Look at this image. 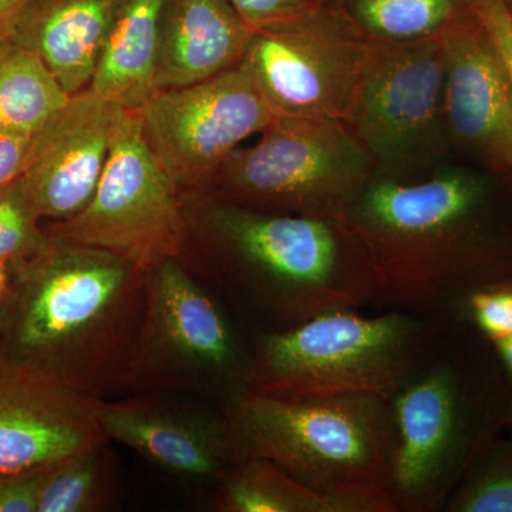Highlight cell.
<instances>
[{
	"label": "cell",
	"instance_id": "1",
	"mask_svg": "<svg viewBox=\"0 0 512 512\" xmlns=\"http://www.w3.org/2000/svg\"><path fill=\"white\" fill-rule=\"evenodd\" d=\"M507 177L458 161L410 183L373 177L345 212L375 274L373 305L458 320L471 293L512 279Z\"/></svg>",
	"mask_w": 512,
	"mask_h": 512
},
{
	"label": "cell",
	"instance_id": "2",
	"mask_svg": "<svg viewBox=\"0 0 512 512\" xmlns=\"http://www.w3.org/2000/svg\"><path fill=\"white\" fill-rule=\"evenodd\" d=\"M50 238L45 252L13 265L0 305V355L104 399L121 387L147 272L103 249Z\"/></svg>",
	"mask_w": 512,
	"mask_h": 512
},
{
	"label": "cell",
	"instance_id": "3",
	"mask_svg": "<svg viewBox=\"0 0 512 512\" xmlns=\"http://www.w3.org/2000/svg\"><path fill=\"white\" fill-rule=\"evenodd\" d=\"M187 220L229 301L281 332L323 313L362 311L376 299V279L345 215L275 214L205 200Z\"/></svg>",
	"mask_w": 512,
	"mask_h": 512
},
{
	"label": "cell",
	"instance_id": "4",
	"mask_svg": "<svg viewBox=\"0 0 512 512\" xmlns=\"http://www.w3.org/2000/svg\"><path fill=\"white\" fill-rule=\"evenodd\" d=\"M503 393L470 342L467 323L447 322L387 399L396 512L443 510L507 416Z\"/></svg>",
	"mask_w": 512,
	"mask_h": 512
},
{
	"label": "cell",
	"instance_id": "5",
	"mask_svg": "<svg viewBox=\"0 0 512 512\" xmlns=\"http://www.w3.org/2000/svg\"><path fill=\"white\" fill-rule=\"evenodd\" d=\"M221 409L241 458L272 461L325 493L392 503L394 429L386 399H289L248 390Z\"/></svg>",
	"mask_w": 512,
	"mask_h": 512
},
{
	"label": "cell",
	"instance_id": "6",
	"mask_svg": "<svg viewBox=\"0 0 512 512\" xmlns=\"http://www.w3.org/2000/svg\"><path fill=\"white\" fill-rule=\"evenodd\" d=\"M447 322L400 311H335L292 329L255 333L249 390L289 399L387 400Z\"/></svg>",
	"mask_w": 512,
	"mask_h": 512
},
{
	"label": "cell",
	"instance_id": "7",
	"mask_svg": "<svg viewBox=\"0 0 512 512\" xmlns=\"http://www.w3.org/2000/svg\"><path fill=\"white\" fill-rule=\"evenodd\" d=\"M251 343L181 259H167L147 272L121 387L201 394L225 406L249 390Z\"/></svg>",
	"mask_w": 512,
	"mask_h": 512
},
{
	"label": "cell",
	"instance_id": "8",
	"mask_svg": "<svg viewBox=\"0 0 512 512\" xmlns=\"http://www.w3.org/2000/svg\"><path fill=\"white\" fill-rule=\"evenodd\" d=\"M259 136L232 153L205 200L338 217L375 175L372 158L342 121L275 116Z\"/></svg>",
	"mask_w": 512,
	"mask_h": 512
},
{
	"label": "cell",
	"instance_id": "9",
	"mask_svg": "<svg viewBox=\"0 0 512 512\" xmlns=\"http://www.w3.org/2000/svg\"><path fill=\"white\" fill-rule=\"evenodd\" d=\"M441 37L367 42L345 124L372 158L375 175L419 181L454 161L444 116Z\"/></svg>",
	"mask_w": 512,
	"mask_h": 512
},
{
	"label": "cell",
	"instance_id": "10",
	"mask_svg": "<svg viewBox=\"0 0 512 512\" xmlns=\"http://www.w3.org/2000/svg\"><path fill=\"white\" fill-rule=\"evenodd\" d=\"M50 237L103 249L148 272L181 259L187 208L148 148L137 111L119 109L106 167L79 214L45 222Z\"/></svg>",
	"mask_w": 512,
	"mask_h": 512
},
{
	"label": "cell",
	"instance_id": "11",
	"mask_svg": "<svg viewBox=\"0 0 512 512\" xmlns=\"http://www.w3.org/2000/svg\"><path fill=\"white\" fill-rule=\"evenodd\" d=\"M137 114L185 208L204 201L232 153L275 119L242 63L201 83L158 90Z\"/></svg>",
	"mask_w": 512,
	"mask_h": 512
},
{
	"label": "cell",
	"instance_id": "12",
	"mask_svg": "<svg viewBox=\"0 0 512 512\" xmlns=\"http://www.w3.org/2000/svg\"><path fill=\"white\" fill-rule=\"evenodd\" d=\"M367 42L325 6L254 30L242 64L275 116L345 123Z\"/></svg>",
	"mask_w": 512,
	"mask_h": 512
},
{
	"label": "cell",
	"instance_id": "13",
	"mask_svg": "<svg viewBox=\"0 0 512 512\" xmlns=\"http://www.w3.org/2000/svg\"><path fill=\"white\" fill-rule=\"evenodd\" d=\"M99 397L0 355V476H26L109 443Z\"/></svg>",
	"mask_w": 512,
	"mask_h": 512
},
{
	"label": "cell",
	"instance_id": "14",
	"mask_svg": "<svg viewBox=\"0 0 512 512\" xmlns=\"http://www.w3.org/2000/svg\"><path fill=\"white\" fill-rule=\"evenodd\" d=\"M444 116L454 161L512 175V84L477 15L441 36Z\"/></svg>",
	"mask_w": 512,
	"mask_h": 512
},
{
	"label": "cell",
	"instance_id": "15",
	"mask_svg": "<svg viewBox=\"0 0 512 512\" xmlns=\"http://www.w3.org/2000/svg\"><path fill=\"white\" fill-rule=\"evenodd\" d=\"M100 423L109 441L185 480L217 484L241 460L222 409H192L150 397L101 400Z\"/></svg>",
	"mask_w": 512,
	"mask_h": 512
},
{
	"label": "cell",
	"instance_id": "16",
	"mask_svg": "<svg viewBox=\"0 0 512 512\" xmlns=\"http://www.w3.org/2000/svg\"><path fill=\"white\" fill-rule=\"evenodd\" d=\"M119 109L86 89L37 134L22 180L43 222L69 220L92 200Z\"/></svg>",
	"mask_w": 512,
	"mask_h": 512
},
{
	"label": "cell",
	"instance_id": "17",
	"mask_svg": "<svg viewBox=\"0 0 512 512\" xmlns=\"http://www.w3.org/2000/svg\"><path fill=\"white\" fill-rule=\"evenodd\" d=\"M252 35L228 0H163L158 90L191 86L238 66Z\"/></svg>",
	"mask_w": 512,
	"mask_h": 512
},
{
	"label": "cell",
	"instance_id": "18",
	"mask_svg": "<svg viewBox=\"0 0 512 512\" xmlns=\"http://www.w3.org/2000/svg\"><path fill=\"white\" fill-rule=\"evenodd\" d=\"M121 0H32L12 40L36 53L70 96L89 89Z\"/></svg>",
	"mask_w": 512,
	"mask_h": 512
},
{
	"label": "cell",
	"instance_id": "19",
	"mask_svg": "<svg viewBox=\"0 0 512 512\" xmlns=\"http://www.w3.org/2000/svg\"><path fill=\"white\" fill-rule=\"evenodd\" d=\"M163 0H121L89 89L120 109L138 111L158 92V22Z\"/></svg>",
	"mask_w": 512,
	"mask_h": 512
},
{
	"label": "cell",
	"instance_id": "20",
	"mask_svg": "<svg viewBox=\"0 0 512 512\" xmlns=\"http://www.w3.org/2000/svg\"><path fill=\"white\" fill-rule=\"evenodd\" d=\"M220 512H396L387 498L325 493L272 461L244 457L215 484Z\"/></svg>",
	"mask_w": 512,
	"mask_h": 512
},
{
	"label": "cell",
	"instance_id": "21",
	"mask_svg": "<svg viewBox=\"0 0 512 512\" xmlns=\"http://www.w3.org/2000/svg\"><path fill=\"white\" fill-rule=\"evenodd\" d=\"M366 42L441 37L476 16L474 0H323Z\"/></svg>",
	"mask_w": 512,
	"mask_h": 512
},
{
	"label": "cell",
	"instance_id": "22",
	"mask_svg": "<svg viewBox=\"0 0 512 512\" xmlns=\"http://www.w3.org/2000/svg\"><path fill=\"white\" fill-rule=\"evenodd\" d=\"M70 97L36 53L12 39L0 43V131L36 137Z\"/></svg>",
	"mask_w": 512,
	"mask_h": 512
},
{
	"label": "cell",
	"instance_id": "23",
	"mask_svg": "<svg viewBox=\"0 0 512 512\" xmlns=\"http://www.w3.org/2000/svg\"><path fill=\"white\" fill-rule=\"evenodd\" d=\"M107 444L57 461L40 477L36 512H97L113 498V471Z\"/></svg>",
	"mask_w": 512,
	"mask_h": 512
},
{
	"label": "cell",
	"instance_id": "24",
	"mask_svg": "<svg viewBox=\"0 0 512 512\" xmlns=\"http://www.w3.org/2000/svg\"><path fill=\"white\" fill-rule=\"evenodd\" d=\"M484 451L444 504L446 512H512V444Z\"/></svg>",
	"mask_w": 512,
	"mask_h": 512
},
{
	"label": "cell",
	"instance_id": "25",
	"mask_svg": "<svg viewBox=\"0 0 512 512\" xmlns=\"http://www.w3.org/2000/svg\"><path fill=\"white\" fill-rule=\"evenodd\" d=\"M50 241L22 178L0 188V261H28L45 252Z\"/></svg>",
	"mask_w": 512,
	"mask_h": 512
},
{
	"label": "cell",
	"instance_id": "26",
	"mask_svg": "<svg viewBox=\"0 0 512 512\" xmlns=\"http://www.w3.org/2000/svg\"><path fill=\"white\" fill-rule=\"evenodd\" d=\"M466 322L488 342L512 333V279L485 285L471 293L461 309Z\"/></svg>",
	"mask_w": 512,
	"mask_h": 512
},
{
	"label": "cell",
	"instance_id": "27",
	"mask_svg": "<svg viewBox=\"0 0 512 512\" xmlns=\"http://www.w3.org/2000/svg\"><path fill=\"white\" fill-rule=\"evenodd\" d=\"M252 30L286 22L322 8L323 0H228Z\"/></svg>",
	"mask_w": 512,
	"mask_h": 512
},
{
	"label": "cell",
	"instance_id": "28",
	"mask_svg": "<svg viewBox=\"0 0 512 512\" xmlns=\"http://www.w3.org/2000/svg\"><path fill=\"white\" fill-rule=\"evenodd\" d=\"M474 10L493 40L512 84V12L504 0H474Z\"/></svg>",
	"mask_w": 512,
	"mask_h": 512
},
{
	"label": "cell",
	"instance_id": "29",
	"mask_svg": "<svg viewBox=\"0 0 512 512\" xmlns=\"http://www.w3.org/2000/svg\"><path fill=\"white\" fill-rule=\"evenodd\" d=\"M36 137H20L0 131V188L23 177L32 157Z\"/></svg>",
	"mask_w": 512,
	"mask_h": 512
},
{
	"label": "cell",
	"instance_id": "30",
	"mask_svg": "<svg viewBox=\"0 0 512 512\" xmlns=\"http://www.w3.org/2000/svg\"><path fill=\"white\" fill-rule=\"evenodd\" d=\"M43 471L26 476H0V512H36Z\"/></svg>",
	"mask_w": 512,
	"mask_h": 512
},
{
	"label": "cell",
	"instance_id": "31",
	"mask_svg": "<svg viewBox=\"0 0 512 512\" xmlns=\"http://www.w3.org/2000/svg\"><path fill=\"white\" fill-rule=\"evenodd\" d=\"M32 0H0V43L12 39L16 25Z\"/></svg>",
	"mask_w": 512,
	"mask_h": 512
},
{
	"label": "cell",
	"instance_id": "32",
	"mask_svg": "<svg viewBox=\"0 0 512 512\" xmlns=\"http://www.w3.org/2000/svg\"><path fill=\"white\" fill-rule=\"evenodd\" d=\"M491 345L494 346L498 359H500V363L503 365L504 373L512 384V333L494 340V342H491Z\"/></svg>",
	"mask_w": 512,
	"mask_h": 512
},
{
	"label": "cell",
	"instance_id": "33",
	"mask_svg": "<svg viewBox=\"0 0 512 512\" xmlns=\"http://www.w3.org/2000/svg\"><path fill=\"white\" fill-rule=\"evenodd\" d=\"M13 282V265L0 261V305L5 302Z\"/></svg>",
	"mask_w": 512,
	"mask_h": 512
},
{
	"label": "cell",
	"instance_id": "34",
	"mask_svg": "<svg viewBox=\"0 0 512 512\" xmlns=\"http://www.w3.org/2000/svg\"><path fill=\"white\" fill-rule=\"evenodd\" d=\"M504 2L507 3L508 8H510L512 12V0H504Z\"/></svg>",
	"mask_w": 512,
	"mask_h": 512
},
{
	"label": "cell",
	"instance_id": "35",
	"mask_svg": "<svg viewBox=\"0 0 512 512\" xmlns=\"http://www.w3.org/2000/svg\"><path fill=\"white\" fill-rule=\"evenodd\" d=\"M512 444V443H511Z\"/></svg>",
	"mask_w": 512,
	"mask_h": 512
}]
</instances>
